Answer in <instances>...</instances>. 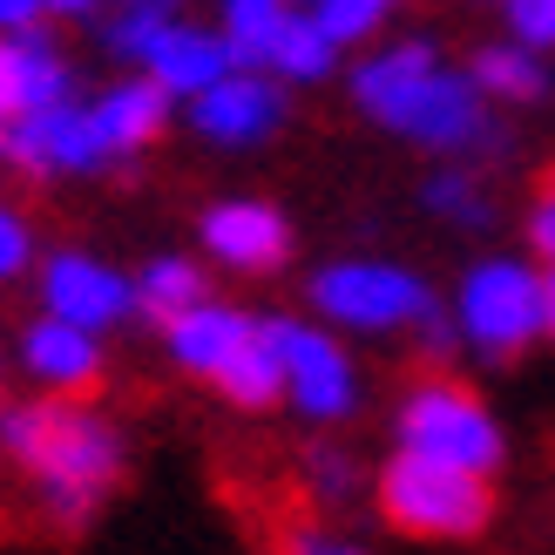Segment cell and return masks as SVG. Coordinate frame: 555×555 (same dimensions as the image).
<instances>
[{
    "instance_id": "9c48e42d",
    "label": "cell",
    "mask_w": 555,
    "mask_h": 555,
    "mask_svg": "<svg viewBox=\"0 0 555 555\" xmlns=\"http://www.w3.org/2000/svg\"><path fill=\"white\" fill-rule=\"evenodd\" d=\"M285 122V89H271L258 68H231L197 89V129L210 143H264Z\"/></svg>"
},
{
    "instance_id": "836d02e7",
    "label": "cell",
    "mask_w": 555,
    "mask_h": 555,
    "mask_svg": "<svg viewBox=\"0 0 555 555\" xmlns=\"http://www.w3.org/2000/svg\"><path fill=\"white\" fill-rule=\"evenodd\" d=\"M379 8H393V0H379Z\"/></svg>"
},
{
    "instance_id": "8fae6325",
    "label": "cell",
    "mask_w": 555,
    "mask_h": 555,
    "mask_svg": "<svg viewBox=\"0 0 555 555\" xmlns=\"http://www.w3.org/2000/svg\"><path fill=\"white\" fill-rule=\"evenodd\" d=\"M204 244L231 271H278L285 251H292V231H285V217L271 204H217L204 217Z\"/></svg>"
},
{
    "instance_id": "ac0fdd59",
    "label": "cell",
    "mask_w": 555,
    "mask_h": 555,
    "mask_svg": "<svg viewBox=\"0 0 555 555\" xmlns=\"http://www.w3.org/2000/svg\"><path fill=\"white\" fill-rule=\"evenodd\" d=\"M285 21H292L285 0H224V48H231V62L237 68H264Z\"/></svg>"
},
{
    "instance_id": "44dd1931",
    "label": "cell",
    "mask_w": 555,
    "mask_h": 555,
    "mask_svg": "<svg viewBox=\"0 0 555 555\" xmlns=\"http://www.w3.org/2000/svg\"><path fill=\"white\" fill-rule=\"evenodd\" d=\"M135 305H143V319H163V325H170L177 312L204 305V271L190 264V258H156L143 278H135Z\"/></svg>"
},
{
    "instance_id": "d6a6232c",
    "label": "cell",
    "mask_w": 555,
    "mask_h": 555,
    "mask_svg": "<svg viewBox=\"0 0 555 555\" xmlns=\"http://www.w3.org/2000/svg\"><path fill=\"white\" fill-rule=\"evenodd\" d=\"M48 8H54V14H89L95 0H48Z\"/></svg>"
},
{
    "instance_id": "ffe728a7",
    "label": "cell",
    "mask_w": 555,
    "mask_h": 555,
    "mask_svg": "<svg viewBox=\"0 0 555 555\" xmlns=\"http://www.w3.org/2000/svg\"><path fill=\"white\" fill-rule=\"evenodd\" d=\"M332 62H339V41H332L325 27H319V14H312V21H298V14H292L285 27H278L271 62H264V68H278L285 81H325Z\"/></svg>"
},
{
    "instance_id": "2e32d148",
    "label": "cell",
    "mask_w": 555,
    "mask_h": 555,
    "mask_svg": "<svg viewBox=\"0 0 555 555\" xmlns=\"http://www.w3.org/2000/svg\"><path fill=\"white\" fill-rule=\"evenodd\" d=\"M95 129H102V143H108V156L116 150H143V143H156L163 135V116H170V89H163L156 75H143V81H116L95 108Z\"/></svg>"
},
{
    "instance_id": "e575fe53",
    "label": "cell",
    "mask_w": 555,
    "mask_h": 555,
    "mask_svg": "<svg viewBox=\"0 0 555 555\" xmlns=\"http://www.w3.org/2000/svg\"><path fill=\"white\" fill-rule=\"evenodd\" d=\"M0 135H8V122H0Z\"/></svg>"
},
{
    "instance_id": "4dcf8cb0",
    "label": "cell",
    "mask_w": 555,
    "mask_h": 555,
    "mask_svg": "<svg viewBox=\"0 0 555 555\" xmlns=\"http://www.w3.org/2000/svg\"><path fill=\"white\" fill-rule=\"evenodd\" d=\"M542 332H548V339H555V271L542 278Z\"/></svg>"
},
{
    "instance_id": "f546056e",
    "label": "cell",
    "mask_w": 555,
    "mask_h": 555,
    "mask_svg": "<svg viewBox=\"0 0 555 555\" xmlns=\"http://www.w3.org/2000/svg\"><path fill=\"white\" fill-rule=\"evenodd\" d=\"M529 237H535V251H542V258L555 264V197H548V204H542V210L529 217Z\"/></svg>"
},
{
    "instance_id": "5b68a950",
    "label": "cell",
    "mask_w": 555,
    "mask_h": 555,
    "mask_svg": "<svg viewBox=\"0 0 555 555\" xmlns=\"http://www.w3.org/2000/svg\"><path fill=\"white\" fill-rule=\"evenodd\" d=\"M312 305L339 325H359V332H393V325H413L427 312V285L400 264H373V258H346V264H325L312 278Z\"/></svg>"
},
{
    "instance_id": "7402d4cb",
    "label": "cell",
    "mask_w": 555,
    "mask_h": 555,
    "mask_svg": "<svg viewBox=\"0 0 555 555\" xmlns=\"http://www.w3.org/2000/svg\"><path fill=\"white\" fill-rule=\"evenodd\" d=\"M170 21H177V14H156V8H108V21L95 27V41L116 54V62H143Z\"/></svg>"
},
{
    "instance_id": "30bf717a",
    "label": "cell",
    "mask_w": 555,
    "mask_h": 555,
    "mask_svg": "<svg viewBox=\"0 0 555 555\" xmlns=\"http://www.w3.org/2000/svg\"><path fill=\"white\" fill-rule=\"evenodd\" d=\"M41 298H48V312H62L75 325L102 332V325H116L129 305H135V285H129V278H116L108 264L81 258V251H62V258L48 264V278H41Z\"/></svg>"
},
{
    "instance_id": "5bb4252c",
    "label": "cell",
    "mask_w": 555,
    "mask_h": 555,
    "mask_svg": "<svg viewBox=\"0 0 555 555\" xmlns=\"http://www.w3.org/2000/svg\"><path fill=\"white\" fill-rule=\"evenodd\" d=\"M143 62H150V75H156L170 95H197V89H210L217 75L237 68L231 48H224V35H204V27H183V21L163 27L156 48L143 54Z\"/></svg>"
},
{
    "instance_id": "3957f363",
    "label": "cell",
    "mask_w": 555,
    "mask_h": 555,
    "mask_svg": "<svg viewBox=\"0 0 555 555\" xmlns=\"http://www.w3.org/2000/svg\"><path fill=\"white\" fill-rule=\"evenodd\" d=\"M400 440L421 448V454L475 467V475H494V467H502V427H494V413L454 379H434L400 406Z\"/></svg>"
},
{
    "instance_id": "e0dca14e",
    "label": "cell",
    "mask_w": 555,
    "mask_h": 555,
    "mask_svg": "<svg viewBox=\"0 0 555 555\" xmlns=\"http://www.w3.org/2000/svg\"><path fill=\"white\" fill-rule=\"evenodd\" d=\"M217 393L224 400H237L244 413H264L278 393H285V359H278V346H271V332H264V319H258V332L244 339L224 366H217Z\"/></svg>"
},
{
    "instance_id": "277c9868",
    "label": "cell",
    "mask_w": 555,
    "mask_h": 555,
    "mask_svg": "<svg viewBox=\"0 0 555 555\" xmlns=\"http://www.w3.org/2000/svg\"><path fill=\"white\" fill-rule=\"evenodd\" d=\"M461 332L488 359H515L542 332V278L515 258H488L461 285Z\"/></svg>"
},
{
    "instance_id": "83f0119b",
    "label": "cell",
    "mask_w": 555,
    "mask_h": 555,
    "mask_svg": "<svg viewBox=\"0 0 555 555\" xmlns=\"http://www.w3.org/2000/svg\"><path fill=\"white\" fill-rule=\"evenodd\" d=\"M312 475H319V488H325V494H346V488H352L346 454H312Z\"/></svg>"
},
{
    "instance_id": "4316f807",
    "label": "cell",
    "mask_w": 555,
    "mask_h": 555,
    "mask_svg": "<svg viewBox=\"0 0 555 555\" xmlns=\"http://www.w3.org/2000/svg\"><path fill=\"white\" fill-rule=\"evenodd\" d=\"M21 116V41H0V122Z\"/></svg>"
},
{
    "instance_id": "7a4b0ae2",
    "label": "cell",
    "mask_w": 555,
    "mask_h": 555,
    "mask_svg": "<svg viewBox=\"0 0 555 555\" xmlns=\"http://www.w3.org/2000/svg\"><path fill=\"white\" fill-rule=\"evenodd\" d=\"M379 508H386V521H393V529H406V535L467 542V535L488 529L494 494H488V475H475V467L406 448V454L379 475Z\"/></svg>"
},
{
    "instance_id": "484cf974",
    "label": "cell",
    "mask_w": 555,
    "mask_h": 555,
    "mask_svg": "<svg viewBox=\"0 0 555 555\" xmlns=\"http://www.w3.org/2000/svg\"><path fill=\"white\" fill-rule=\"evenodd\" d=\"M27 251H35V244H27V224H21L8 204H0V278H14V271L27 264Z\"/></svg>"
},
{
    "instance_id": "603a6c76",
    "label": "cell",
    "mask_w": 555,
    "mask_h": 555,
    "mask_svg": "<svg viewBox=\"0 0 555 555\" xmlns=\"http://www.w3.org/2000/svg\"><path fill=\"white\" fill-rule=\"evenodd\" d=\"M312 8H319V27H325L339 48H346V41H366L373 27H379V14H386L379 0H312Z\"/></svg>"
},
{
    "instance_id": "ba28073f",
    "label": "cell",
    "mask_w": 555,
    "mask_h": 555,
    "mask_svg": "<svg viewBox=\"0 0 555 555\" xmlns=\"http://www.w3.org/2000/svg\"><path fill=\"white\" fill-rule=\"evenodd\" d=\"M400 135H413V143H427V150H475V143H494L488 108H481V81H475V75L434 68V75L421 81V95L406 102Z\"/></svg>"
},
{
    "instance_id": "6da1fadb",
    "label": "cell",
    "mask_w": 555,
    "mask_h": 555,
    "mask_svg": "<svg viewBox=\"0 0 555 555\" xmlns=\"http://www.w3.org/2000/svg\"><path fill=\"white\" fill-rule=\"evenodd\" d=\"M0 448L41 481L54 521H68V529H81L122 475L116 427L95 421V413H81V406H54V400L0 413Z\"/></svg>"
},
{
    "instance_id": "cb8c5ba5",
    "label": "cell",
    "mask_w": 555,
    "mask_h": 555,
    "mask_svg": "<svg viewBox=\"0 0 555 555\" xmlns=\"http://www.w3.org/2000/svg\"><path fill=\"white\" fill-rule=\"evenodd\" d=\"M421 197H427V210H440V217H454V224H481V217H488V204H481V190L475 183H467V177H434L427 190H421Z\"/></svg>"
},
{
    "instance_id": "52a82bcc",
    "label": "cell",
    "mask_w": 555,
    "mask_h": 555,
    "mask_svg": "<svg viewBox=\"0 0 555 555\" xmlns=\"http://www.w3.org/2000/svg\"><path fill=\"white\" fill-rule=\"evenodd\" d=\"M278 359H285V393L298 400L305 421H346L352 413V366L325 332L298 325V319H264Z\"/></svg>"
},
{
    "instance_id": "9a60e30c",
    "label": "cell",
    "mask_w": 555,
    "mask_h": 555,
    "mask_svg": "<svg viewBox=\"0 0 555 555\" xmlns=\"http://www.w3.org/2000/svg\"><path fill=\"white\" fill-rule=\"evenodd\" d=\"M258 332V319H244V312H231V305H190V312H177L170 319V352H177V366H190L197 379H217V366L244 346Z\"/></svg>"
},
{
    "instance_id": "1f68e13d",
    "label": "cell",
    "mask_w": 555,
    "mask_h": 555,
    "mask_svg": "<svg viewBox=\"0 0 555 555\" xmlns=\"http://www.w3.org/2000/svg\"><path fill=\"white\" fill-rule=\"evenodd\" d=\"M116 8H156V14H177L183 0H116Z\"/></svg>"
},
{
    "instance_id": "d4e9b609",
    "label": "cell",
    "mask_w": 555,
    "mask_h": 555,
    "mask_svg": "<svg viewBox=\"0 0 555 555\" xmlns=\"http://www.w3.org/2000/svg\"><path fill=\"white\" fill-rule=\"evenodd\" d=\"M508 27L529 48H555V0H508Z\"/></svg>"
},
{
    "instance_id": "4fadbf2b",
    "label": "cell",
    "mask_w": 555,
    "mask_h": 555,
    "mask_svg": "<svg viewBox=\"0 0 555 555\" xmlns=\"http://www.w3.org/2000/svg\"><path fill=\"white\" fill-rule=\"evenodd\" d=\"M27 373H35L41 386H54V393H81V386H95L102 379V352L89 339V325H75V319H41L35 332H27Z\"/></svg>"
},
{
    "instance_id": "d6986e66",
    "label": "cell",
    "mask_w": 555,
    "mask_h": 555,
    "mask_svg": "<svg viewBox=\"0 0 555 555\" xmlns=\"http://www.w3.org/2000/svg\"><path fill=\"white\" fill-rule=\"evenodd\" d=\"M481 81V95H502V102H542L548 95V68L535 62V48H481L475 68H467Z\"/></svg>"
},
{
    "instance_id": "7c38bea8",
    "label": "cell",
    "mask_w": 555,
    "mask_h": 555,
    "mask_svg": "<svg viewBox=\"0 0 555 555\" xmlns=\"http://www.w3.org/2000/svg\"><path fill=\"white\" fill-rule=\"evenodd\" d=\"M434 68H440V62H434V48H427V41H400V48L373 54V62H366V68L352 75V95H359V108H366L373 122L400 129L406 102L421 95V81H427Z\"/></svg>"
},
{
    "instance_id": "f1b7e54d",
    "label": "cell",
    "mask_w": 555,
    "mask_h": 555,
    "mask_svg": "<svg viewBox=\"0 0 555 555\" xmlns=\"http://www.w3.org/2000/svg\"><path fill=\"white\" fill-rule=\"evenodd\" d=\"M41 8H48V0H0V35H21V27H35Z\"/></svg>"
},
{
    "instance_id": "8992f818",
    "label": "cell",
    "mask_w": 555,
    "mask_h": 555,
    "mask_svg": "<svg viewBox=\"0 0 555 555\" xmlns=\"http://www.w3.org/2000/svg\"><path fill=\"white\" fill-rule=\"evenodd\" d=\"M0 156H14L27 177H68V170H95L108 156L102 129L89 108L75 102H48V108H21L0 135Z\"/></svg>"
}]
</instances>
